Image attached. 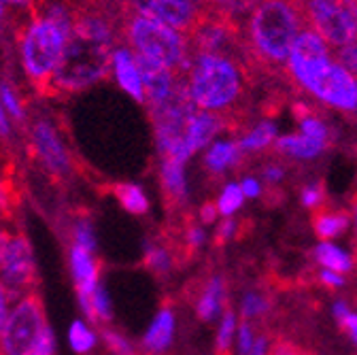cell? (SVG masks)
I'll return each instance as SVG.
<instances>
[{"instance_id":"obj_1","label":"cell","mask_w":357,"mask_h":355,"mask_svg":"<svg viewBox=\"0 0 357 355\" xmlns=\"http://www.w3.org/2000/svg\"><path fill=\"white\" fill-rule=\"evenodd\" d=\"M310 28L304 0H259L245 22L253 79H287L285 64L296 38Z\"/></svg>"},{"instance_id":"obj_2","label":"cell","mask_w":357,"mask_h":355,"mask_svg":"<svg viewBox=\"0 0 357 355\" xmlns=\"http://www.w3.org/2000/svg\"><path fill=\"white\" fill-rule=\"evenodd\" d=\"M115 45L117 34L109 17L92 11L77 13L75 28L68 36L50 90L79 94L111 77V56Z\"/></svg>"},{"instance_id":"obj_3","label":"cell","mask_w":357,"mask_h":355,"mask_svg":"<svg viewBox=\"0 0 357 355\" xmlns=\"http://www.w3.org/2000/svg\"><path fill=\"white\" fill-rule=\"evenodd\" d=\"M183 79L188 96L196 109L228 115L247 128L249 90L255 85L247 64L230 56L196 52Z\"/></svg>"},{"instance_id":"obj_4","label":"cell","mask_w":357,"mask_h":355,"mask_svg":"<svg viewBox=\"0 0 357 355\" xmlns=\"http://www.w3.org/2000/svg\"><path fill=\"white\" fill-rule=\"evenodd\" d=\"M287 79L296 90L306 92L317 103L357 121V77L332 56L287 58Z\"/></svg>"},{"instance_id":"obj_5","label":"cell","mask_w":357,"mask_h":355,"mask_svg":"<svg viewBox=\"0 0 357 355\" xmlns=\"http://www.w3.org/2000/svg\"><path fill=\"white\" fill-rule=\"evenodd\" d=\"M121 38L137 56L153 60L174 73H185L194 56L185 32H178L139 11H126Z\"/></svg>"},{"instance_id":"obj_6","label":"cell","mask_w":357,"mask_h":355,"mask_svg":"<svg viewBox=\"0 0 357 355\" xmlns=\"http://www.w3.org/2000/svg\"><path fill=\"white\" fill-rule=\"evenodd\" d=\"M70 32V28L56 22L45 11L32 15L22 28L17 38L20 66L34 87H50Z\"/></svg>"},{"instance_id":"obj_7","label":"cell","mask_w":357,"mask_h":355,"mask_svg":"<svg viewBox=\"0 0 357 355\" xmlns=\"http://www.w3.org/2000/svg\"><path fill=\"white\" fill-rule=\"evenodd\" d=\"M50 326L43 300L32 294L17 296L0 332V355H32L43 330Z\"/></svg>"},{"instance_id":"obj_8","label":"cell","mask_w":357,"mask_h":355,"mask_svg":"<svg viewBox=\"0 0 357 355\" xmlns=\"http://www.w3.org/2000/svg\"><path fill=\"white\" fill-rule=\"evenodd\" d=\"M310 28L338 50L357 40V0H304Z\"/></svg>"},{"instance_id":"obj_9","label":"cell","mask_w":357,"mask_h":355,"mask_svg":"<svg viewBox=\"0 0 357 355\" xmlns=\"http://www.w3.org/2000/svg\"><path fill=\"white\" fill-rule=\"evenodd\" d=\"M28 143L36 162L52 176L66 179L73 172L75 166H73L70 149L62 137V132L58 130L56 121H52L50 117L32 119L30 130H28Z\"/></svg>"},{"instance_id":"obj_10","label":"cell","mask_w":357,"mask_h":355,"mask_svg":"<svg viewBox=\"0 0 357 355\" xmlns=\"http://www.w3.org/2000/svg\"><path fill=\"white\" fill-rule=\"evenodd\" d=\"M0 281L17 298L32 294L38 283V264L30 239L22 232H13L11 243L0 259Z\"/></svg>"},{"instance_id":"obj_11","label":"cell","mask_w":357,"mask_h":355,"mask_svg":"<svg viewBox=\"0 0 357 355\" xmlns=\"http://www.w3.org/2000/svg\"><path fill=\"white\" fill-rule=\"evenodd\" d=\"M204 9L206 7H200L192 0H132L126 5V11H139L185 34L194 30Z\"/></svg>"},{"instance_id":"obj_12","label":"cell","mask_w":357,"mask_h":355,"mask_svg":"<svg viewBox=\"0 0 357 355\" xmlns=\"http://www.w3.org/2000/svg\"><path fill=\"white\" fill-rule=\"evenodd\" d=\"M66 269H68L70 283L75 287L77 304L81 306L102 283V269H100L98 253L70 243L66 249Z\"/></svg>"},{"instance_id":"obj_13","label":"cell","mask_w":357,"mask_h":355,"mask_svg":"<svg viewBox=\"0 0 357 355\" xmlns=\"http://www.w3.org/2000/svg\"><path fill=\"white\" fill-rule=\"evenodd\" d=\"M111 77L117 83V87L128 94L132 100H137L141 105H145V85H143V75L137 62V56L134 52L126 45V43H117L113 56H111Z\"/></svg>"},{"instance_id":"obj_14","label":"cell","mask_w":357,"mask_h":355,"mask_svg":"<svg viewBox=\"0 0 357 355\" xmlns=\"http://www.w3.org/2000/svg\"><path fill=\"white\" fill-rule=\"evenodd\" d=\"M174 334H176V315L174 308L164 304L158 313L153 315L151 324L147 326L143 338H141V349L147 355H162L166 353L172 342H174Z\"/></svg>"},{"instance_id":"obj_15","label":"cell","mask_w":357,"mask_h":355,"mask_svg":"<svg viewBox=\"0 0 357 355\" xmlns=\"http://www.w3.org/2000/svg\"><path fill=\"white\" fill-rule=\"evenodd\" d=\"M160 186L170 206H183L188 202L185 162L176 158H160Z\"/></svg>"},{"instance_id":"obj_16","label":"cell","mask_w":357,"mask_h":355,"mask_svg":"<svg viewBox=\"0 0 357 355\" xmlns=\"http://www.w3.org/2000/svg\"><path fill=\"white\" fill-rule=\"evenodd\" d=\"M330 147V143L319 141V139H312L308 135H285L279 137L273 145L277 156L283 158H291V160H312V158H319L321 153H326Z\"/></svg>"},{"instance_id":"obj_17","label":"cell","mask_w":357,"mask_h":355,"mask_svg":"<svg viewBox=\"0 0 357 355\" xmlns=\"http://www.w3.org/2000/svg\"><path fill=\"white\" fill-rule=\"evenodd\" d=\"M66 342H68V349L75 355H92V353H96L98 347L102 345L98 324H94L92 319H87L85 315L75 317L66 328Z\"/></svg>"},{"instance_id":"obj_18","label":"cell","mask_w":357,"mask_h":355,"mask_svg":"<svg viewBox=\"0 0 357 355\" xmlns=\"http://www.w3.org/2000/svg\"><path fill=\"white\" fill-rule=\"evenodd\" d=\"M245 153L241 151L236 141H219L213 143L204 156V170L213 176H221L230 168H238L243 164Z\"/></svg>"},{"instance_id":"obj_19","label":"cell","mask_w":357,"mask_h":355,"mask_svg":"<svg viewBox=\"0 0 357 355\" xmlns=\"http://www.w3.org/2000/svg\"><path fill=\"white\" fill-rule=\"evenodd\" d=\"M310 221H312V230H315L317 239L330 241V239L342 234L349 228L351 213L349 211H340V209H330V206L321 204L319 209H315Z\"/></svg>"},{"instance_id":"obj_20","label":"cell","mask_w":357,"mask_h":355,"mask_svg":"<svg viewBox=\"0 0 357 355\" xmlns=\"http://www.w3.org/2000/svg\"><path fill=\"white\" fill-rule=\"evenodd\" d=\"M275 141H277V126L271 119H264L255 128H251L247 135H243V139L236 143H238L241 151L245 156H249V153L266 151L268 147L275 145Z\"/></svg>"},{"instance_id":"obj_21","label":"cell","mask_w":357,"mask_h":355,"mask_svg":"<svg viewBox=\"0 0 357 355\" xmlns=\"http://www.w3.org/2000/svg\"><path fill=\"white\" fill-rule=\"evenodd\" d=\"M221 296H223V279L211 277L204 287L200 289L196 298V313L202 322H213L221 308Z\"/></svg>"},{"instance_id":"obj_22","label":"cell","mask_w":357,"mask_h":355,"mask_svg":"<svg viewBox=\"0 0 357 355\" xmlns=\"http://www.w3.org/2000/svg\"><path fill=\"white\" fill-rule=\"evenodd\" d=\"M113 194H115L117 202L121 204V209L128 211L130 215L141 217V215H147L151 209L149 196L139 183H117L113 188Z\"/></svg>"},{"instance_id":"obj_23","label":"cell","mask_w":357,"mask_h":355,"mask_svg":"<svg viewBox=\"0 0 357 355\" xmlns=\"http://www.w3.org/2000/svg\"><path fill=\"white\" fill-rule=\"evenodd\" d=\"M312 257L317 259V264H321V269H328V271H334L338 275L342 273H349L353 269V259L349 253H344L340 247L328 243V241H321L315 251H312Z\"/></svg>"},{"instance_id":"obj_24","label":"cell","mask_w":357,"mask_h":355,"mask_svg":"<svg viewBox=\"0 0 357 355\" xmlns=\"http://www.w3.org/2000/svg\"><path fill=\"white\" fill-rule=\"evenodd\" d=\"M143 259H145V266L158 277H164L172 271V264H174V255L170 251L168 245L160 243V241H149L145 245V251H143Z\"/></svg>"},{"instance_id":"obj_25","label":"cell","mask_w":357,"mask_h":355,"mask_svg":"<svg viewBox=\"0 0 357 355\" xmlns=\"http://www.w3.org/2000/svg\"><path fill=\"white\" fill-rule=\"evenodd\" d=\"M68 239L73 245H79V247H85L89 251H96L98 253V232H96V226L94 221L81 215L77 219H73L70 224V230H68Z\"/></svg>"},{"instance_id":"obj_26","label":"cell","mask_w":357,"mask_h":355,"mask_svg":"<svg viewBox=\"0 0 357 355\" xmlns=\"http://www.w3.org/2000/svg\"><path fill=\"white\" fill-rule=\"evenodd\" d=\"M257 3L259 0H208L206 7L245 24L251 11L257 7Z\"/></svg>"},{"instance_id":"obj_27","label":"cell","mask_w":357,"mask_h":355,"mask_svg":"<svg viewBox=\"0 0 357 355\" xmlns=\"http://www.w3.org/2000/svg\"><path fill=\"white\" fill-rule=\"evenodd\" d=\"M102 336V347L107 349L109 355H137V345H134L123 332L115 330L113 326H102L100 330Z\"/></svg>"},{"instance_id":"obj_28","label":"cell","mask_w":357,"mask_h":355,"mask_svg":"<svg viewBox=\"0 0 357 355\" xmlns=\"http://www.w3.org/2000/svg\"><path fill=\"white\" fill-rule=\"evenodd\" d=\"M0 98H3V105L13 123L26 119V103L15 85H11L9 81H0Z\"/></svg>"},{"instance_id":"obj_29","label":"cell","mask_w":357,"mask_h":355,"mask_svg":"<svg viewBox=\"0 0 357 355\" xmlns=\"http://www.w3.org/2000/svg\"><path fill=\"white\" fill-rule=\"evenodd\" d=\"M245 202V194L241 190V183H228L226 188H223V192L219 194L217 198V211L219 215L223 217H230L234 211H238Z\"/></svg>"},{"instance_id":"obj_30","label":"cell","mask_w":357,"mask_h":355,"mask_svg":"<svg viewBox=\"0 0 357 355\" xmlns=\"http://www.w3.org/2000/svg\"><path fill=\"white\" fill-rule=\"evenodd\" d=\"M32 355H58V334L52 328V324L43 330V334H40Z\"/></svg>"},{"instance_id":"obj_31","label":"cell","mask_w":357,"mask_h":355,"mask_svg":"<svg viewBox=\"0 0 357 355\" xmlns=\"http://www.w3.org/2000/svg\"><path fill=\"white\" fill-rule=\"evenodd\" d=\"M232 334H234V313L232 310H226V315H223L221 326H219V332H217V353L228 351Z\"/></svg>"},{"instance_id":"obj_32","label":"cell","mask_w":357,"mask_h":355,"mask_svg":"<svg viewBox=\"0 0 357 355\" xmlns=\"http://www.w3.org/2000/svg\"><path fill=\"white\" fill-rule=\"evenodd\" d=\"M266 310H268V300H266V298H261V296L255 294V292H251V294L245 296V300H243V315H245L247 319L259 317V315L266 313Z\"/></svg>"},{"instance_id":"obj_33","label":"cell","mask_w":357,"mask_h":355,"mask_svg":"<svg viewBox=\"0 0 357 355\" xmlns=\"http://www.w3.org/2000/svg\"><path fill=\"white\" fill-rule=\"evenodd\" d=\"M334 58L338 64H342L349 73H353L357 77V40L349 43V45H342L334 52Z\"/></svg>"},{"instance_id":"obj_34","label":"cell","mask_w":357,"mask_h":355,"mask_svg":"<svg viewBox=\"0 0 357 355\" xmlns=\"http://www.w3.org/2000/svg\"><path fill=\"white\" fill-rule=\"evenodd\" d=\"M302 204L308 206V209H319L324 204V198H326V190H324V183H312V186H306L302 190Z\"/></svg>"},{"instance_id":"obj_35","label":"cell","mask_w":357,"mask_h":355,"mask_svg":"<svg viewBox=\"0 0 357 355\" xmlns=\"http://www.w3.org/2000/svg\"><path fill=\"white\" fill-rule=\"evenodd\" d=\"M15 302V296L9 292V287L0 281V332H3L5 324H7V317L11 313V306Z\"/></svg>"},{"instance_id":"obj_36","label":"cell","mask_w":357,"mask_h":355,"mask_svg":"<svg viewBox=\"0 0 357 355\" xmlns=\"http://www.w3.org/2000/svg\"><path fill=\"white\" fill-rule=\"evenodd\" d=\"M183 241H185V247H188L190 251H198V249L204 245V230H202L198 224H190V226L185 228Z\"/></svg>"},{"instance_id":"obj_37","label":"cell","mask_w":357,"mask_h":355,"mask_svg":"<svg viewBox=\"0 0 357 355\" xmlns=\"http://www.w3.org/2000/svg\"><path fill=\"white\" fill-rule=\"evenodd\" d=\"M285 166L283 164H279V162H273V164H266L264 166V170H261V176L266 179V183L268 186H275V183H279L283 176H285Z\"/></svg>"},{"instance_id":"obj_38","label":"cell","mask_w":357,"mask_h":355,"mask_svg":"<svg viewBox=\"0 0 357 355\" xmlns=\"http://www.w3.org/2000/svg\"><path fill=\"white\" fill-rule=\"evenodd\" d=\"M13 135V119L9 117L3 98H0V139H9Z\"/></svg>"},{"instance_id":"obj_39","label":"cell","mask_w":357,"mask_h":355,"mask_svg":"<svg viewBox=\"0 0 357 355\" xmlns=\"http://www.w3.org/2000/svg\"><path fill=\"white\" fill-rule=\"evenodd\" d=\"M234 232H236V221L234 219H226V221H221V226L217 228V243H226L228 239H232L234 236Z\"/></svg>"},{"instance_id":"obj_40","label":"cell","mask_w":357,"mask_h":355,"mask_svg":"<svg viewBox=\"0 0 357 355\" xmlns=\"http://www.w3.org/2000/svg\"><path fill=\"white\" fill-rule=\"evenodd\" d=\"M238 338H241V351H243V355H249V351H251V347H253V340H255L253 330H251L249 324H243V326H241Z\"/></svg>"},{"instance_id":"obj_41","label":"cell","mask_w":357,"mask_h":355,"mask_svg":"<svg viewBox=\"0 0 357 355\" xmlns=\"http://www.w3.org/2000/svg\"><path fill=\"white\" fill-rule=\"evenodd\" d=\"M13 232H15V230H13L9 224H5L3 219H0V259H3V255H5V251H7V247H9V243H11Z\"/></svg>"},{"instance_id":"obj_42","label":"cell","mask_w":357,"mask_h":355,"mask_svg":"<svg viewBox=\"0 0 357 355\" xmlns=\"http://www.w3.org/2000/svg\"><path fill=\"white\" fill-rule=\"evenodd\" d=\"M241 190H243L245 198H257L261 194V186H259L257 179H253V176H247V179H243Z\"/></svg>"},{"instance_id":"obj_43","label":"cell","mask_w":357,"mask_h":355,"mask_svg":"<svg viewBox=\"0 0 357 355\" xmlns=\"http://www.w3.org/2000/svg\"><path fill=\"white\" fill-rule=\"evenodd\" d=\"M319 279H321V283L328 285V287H342V283H344L342 275H338V273H334V271H328V269H321Z\"/></svg>"},{"instance_id":"obj_44","label":"cell","mask_w":357,"mask_h":355,"mask_svg":"<svg viewBox=\"0 0 357 355\" xmlns=\"http://www.w3.org/2000/svg\"><path fill=\"white\" fill-rule=\"evenodd\" d=\"M217 204L215 202H204L202 209H200V221L202 224H213V221H217Z\"/></svg>"},{"instance_id":"obj_45","label":"cell","mask_w":357,"mask_h":355,"mask_svg":"<svg viewBox=\"0 0 357 355\" xmlns=\"http://www.w3.org/2000/svg\"><path fill=\"white\" fill-rule=\"evenodd\" d=\"M344 330H349V334H351V338H355L357 336V315L355 313H351V310H349V313L338 322Z\"/></svg>"},{"instance_id":"obj_46","label":"cell","mask_w":357,"mask_h":355,"mask_svg":"<svg viewBox=\"0 0 357 355\" xmlns=\"http://www.w3.org/2000/svg\"><path fill=\"white\" fill-rule=\"evenodd\" d=\"M349 206H351V221H353V226H355V249H357V186L355 190L351 192L349 196Z\"/></svg>"},{"instance_id":"obj_47","label":"cell","mask_w":357,"mask_h":355,"mask_svg":"<svg viewBox=\"0 0 357 355\" xmlns=\"http://www.w3.org/2000/svg\"><path fill=\"white\" fill-rule=\"evenodd\" d=\"M266 349H268V338L266 336H255L249 355H266Z\"/></svg>"},{"instance_id":"obj_48","label":"cell","mask_w":357,"mask_h":355,"mask_svg":"<svg viewBox=\"0 0 357 355\" xmlns=\"http://www.w3.org/2000/svg\"><path fill=\"white\" fill-rule=\"evenodd\" d=\"M273 355H300L298 349L289 342H277L273 349Z\"/></svg>"},{"instance_id":"obj_49","label":"cell","mask_w":357,"mask_h":355,"mask_svg":"<svg viewBox=\"0 0 357 355\" xmlns=\"http://www.w3.org/2000/svg\"><path fill=\"white\" fill-rule=\"evenodd\" d=\"M5 7H17V9H22V7H28L30 5V0H0Z\"/></svg>"},{"instance_id":"obj_50","label":"cell","mask_w":357,"mask_h":355,"mask_svg":"<svg viewBox=\"0 0 357 355\" xmlns=\"http://www.w3.org/2000/svg\"><path fill=\"white\" fill-rule=\"evenodd\" d=\"M5 13H7V7H5L3 3H0V20H3V17H5Z\"/></svg>"},{"instance_id":"obj_51","label":"cell","mask_w":357,"mask_h":355,"mask_svg":"<svg viewBox=\"0 0 357 355\" xmlns=\"http://www.w3.org/2000/svg\"><path fill=\"white\" fill-rule=\"evenodd\" d=\"M217 355H230V353H228V351H219Z\"/></svg>"},{"instance_id":"obj_52","label":"cell","mask_w":357,"mask_h":355,"mask_svg":"<svg viewBox=\"0 0 357 355\" xmlns=\"http://www.w3.org/2000/svg\"><path fill=\"white\" fill-rule=\"evenodd\" d=\"M353 342H355V345H357V336H355V338H353Z\"/></svg>"}]
</instances>
